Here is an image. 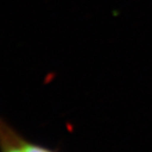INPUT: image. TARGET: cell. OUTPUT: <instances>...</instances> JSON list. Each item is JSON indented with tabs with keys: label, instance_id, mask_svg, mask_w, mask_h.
Segmentation results:
<instances>
[{
	"label": "cell",
	"instance_id": "cell-1",
	"mask_svg": "<svg viewBox=\"0 0 152 152\" xmlns=\"http://www.w3.org/2000/svg\"><path fill=\"white\" fill-rule=\"evenodd\" d=\"M23 137L0 118V152H24Z\"/></svg>",
	"mask_w": 152,
	"mask_h": 152
},
{
	"label": "cell",
	"instance_id": "cell-2",
	"mask_svg": "<svg viewBox=\"0 0 152 152\" xmlns=\"http://www.w3.org/2000/svg\"><path fill=\"white\" fill-rule=\"evenodd\" d=\"M23 150L24 152H55L54 150H51L44 146H41L33 142H29V141L23 138Z\"/></svg>",
	"mask_w": 152,
	"mask_h": 152
}]
</instances>
